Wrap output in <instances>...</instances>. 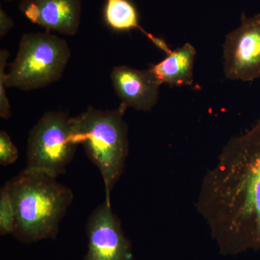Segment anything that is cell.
<instances>
[{
    "instance_id": "cell-14",
    "label": "cell",
    "mask_w": 260,
    "mask_h": 260,
    "mask_svg": "<svg viewBox=\"0 0 260 260\" xmlns=\"http://www.w3.org/2000/svg\"><path fill=\"white\" fill-rule=\"evenodd\" d=\"M18 158V150L5 131L0 132V164L8 166Z\"/></svg>"
},
{
    "instance_id": "cell-9",
    "label": "cell",
    "mask_w": 260,
    "mask_h": 260,
    "mask_svg": "<svg viewBox=\"0 0 260 260\" xmlns=\"http://www.w3.org/2000/svg\"><path fill=\"white\" fill-rule=\"evenodd\" d=\"M20 12L47 31L74 36L79 28L82 0H20Z\"/></svg>"
},
{
    "instance_id": "cell-7",
    "label": "cell",
    "mask_w": 260,
    "mask_h": 260,
    "mask_svg": "<svg viewBox=\"0 0 260 260\" xmlns=\"http://www.w3.org/2000/svg\"><path fill=\"white\" fill-rule=\"evenodd\" d=\"M88 251L83 260H135L120 219L107 200L90 214L86 224Z\"/></svg>"
},
{
    "instance_id": "cell-10",
    "label": "cell",
    "mask_w": 260,
    "mask_h": 260,
    "mask_svg": "<svg viewBox=\"0 0 260 260\" xmlns=\"http://www.w3.org/2000/svg\"><path fill=\"white\" fill-rule=\"evenodd\" d=\"M196 54V49L190 43H186L182 47L169 51L162 60L152 65L150 69L161 85L167 83L177 87L191 85Z\"/></svg>"
},
{
    "instance_id": "cell-8",
    "label": "cell",
    "mask_w": 260,
    "mask_h": 260,
    "mask_svg": "<svg viewBox=\"0 0 260 260\" xmlns=\"http://www.w3.org/2000/svg\"><path fill=\"white\" fill-rule=\"evenodd\" d=\"M113 88L125 109L149 112L158 100L161 84L151 70H141L119 65L111 74Z\"/></svg>"
},
{
    "instance_id": "cell-6",
    "label": "cell",
    "mask_w": 260,
    "mask_h": 260,
    "mask_svg": "<svg viewBox=\"0 0 260 260\" xmlns=\"http://www.w3.org/2000/svg\"><path fill=\"white\" fill-rule=\"evenodd\" d=\"M223 70L228 79L249 82L260 77V14L243 13L239 27L223 44Z\"/></svg>"
},
{
    "instance_id": "cell-3",
    "label": "cell",
    "mask_w": 260,
    "mask_h": 260,
    "mask_svg": "<svg viewBox=\"0 0 260 260\" xmlns=\"http://www.w3.org/2000/svg\"><path fill=\"white\" fill-rule=\"evenodd\" d=\"M125 108L112 111L88 107L73 118V139L83 145L85 153L99 169L105 186L106 200L124 172L128 153V126L124 119Z\"/></svg>"
},
{
    "instance_id": "cell-4",
    "label": "cell",
    "mask_w": 260,
    "mask_h": 260,
    "mask_svg": "<svg viewBox=\"0 0 260 260\" xmlns=\"http://www.w3.org/2000/svg\"><path fill=\"white\" fill-rule=\"evenodd\" d=\"M68 42L49 31L22 36L18 54L7 73V88H44L61 78L70 58Z\"/></svg>"
},
{
    "instance_id": "cell-11",
    "label": "cell",
    "mask_w": 260,
    "mask_h": 260,
    "mask_svg": "<svg viewBox=\"0 0 260 260\" xmlns=\"http://www.w3.org/2000/svg\"><path fill=\"white\" fill-rule=\"evenodd\" d=\"M104 18L107 25L114 30L125 31L138 29L166 54L172 50L167 42L145 31L140 26L138 11L129 0H106Z\"/></svg>"
},
{
    "instance_id": "cell-5",
    "label": "cell",
    "mask_w": 260,
    "mask_h": 260,
    "mask_svg": "<svg viewBox=\"0 0 260 260\" xmlns=\"http://www.w3.org/2000/svg\"><path fill=\"white\" fill-rule=\"evenodd\" d=\"M77 146L73 139V118L59 111L47 112L30 130L25 169L59 177L66 172Z\"/></svg>"
},
{
    "instance_id": "cell-15",
    "label": "cell",
    "mask_w": 260,
    "mask_h": 260,
    "mask_svg": "<svg viewBox=\"0 0 260 260\" xmlns=\"http://www.w3.org/2000/svg\"><path fill=\"white\" fill-rule=\"evenodd\" d=\"M14 22L9 15L0 7V37L3 38L13 28Z\"/></svg>"
},
{
    "instance_id": "cell-2",
    "label": "cell",
    "mask_w": 260,
    "mask_h": 260,
    "mask_svg": "<svg viewBox=\"0 0 260 260\" xmlns=\"http://www.w3.org/2000/svg\"><path fill=\"white\" fill-rule=\"evenodd\" d=\"M8 182L15 213L13 236L28 244L55 239L73 191L50 174L27 169Z\"/></svg>"
},
{
    "instance_id": "cell-13",
    "label": "cell",
    "mask_w": 260,
    "mask_h": 260,
    "mask_svg": "<svg viewBox=\"0 0 260 260\" xmlns=\"http://www.w3.org/2000/svg\"><path fill=\"white\" fill-rule=\"evenodd\" d=\"M10 53L6 49L0 51V116L8 119L11 116L10 104L6 95V77L5 72Z\"/></svg>"
},
{
    "instance_id": "cell-1",
    "label": "cell",
    "mask_w": 260,
    "mask_h": 260,
    "mask_svg": "<svg viewBox=\"0 0 260 260\" xmlns=\"http://www.w3.org/2000/svg\"><path fill=\"white\" fill-rule=\"evenodd\" d=\"M196 208L222 255L260 251V116L223 147L202 181Z\"/></svg>"
},
{
    "instance_id": "cell-12",
    "label": "cell",
    "mask_w": 260,
    "mask_h": 260,
    "mask_svg": "<svg viewBox=\"0 0 260 260\" xmlns=\"http://www.w3.org/2000/svg\"><path fill=\"white\" fill-rule=\"evenodd\" d=\"M15 227V213L9 184L8 181L0 190V234H13Z\"/></svg>"
},
{
    "instance_id": "cell-16",
    "label": "cell",
    "mask_w": 260,
    "mask_h": 260,
    "mask_svg": "<svg viewBox=\"0 0 260 260\" xmlns=\"http://www.w3.org/2000/svg\"><path fill=\"white\" fill-rule=\"evenodd\" d=\"M5 1L12 2L13 1V0H5Z\"/></svg>"
}]
</instances>
